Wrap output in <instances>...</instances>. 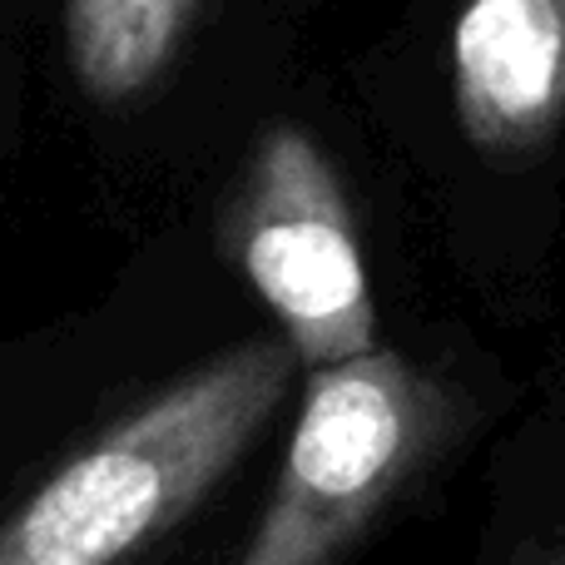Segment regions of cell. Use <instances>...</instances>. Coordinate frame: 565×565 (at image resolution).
<instances>
[{"mask_svg": "<svg viewBox=\"0 0 565 565\" xmlns=\"http://www.w3.org/2000/svg\"><path fill=\"white\" fill-rule=\"evenodd\" d=\"M437 427L441 392L402 352L308 367L274 497L238 565H332L417 471Z\"/></svg>", "mask_w": 565, "mask_h": 565, "instance_id": "2", "label": "cell"}, {"mask_svg": "<svg viewBox=\"0 0 565 565\" xmlns=\"http://www.w3.org/2000/svg\"><path fill=\"white\" fill-rule=\"evenodd\" d=\"M451 105L481 154L546 149L565 125V0H467L451 25Z\"/></svg>", "mask_w": 565, "mask_h": 565, "instance_id": "4", "label": "cell"}, {"mask_svg": "<svg viewBox=\"0 0 565 565\" xmlns=\"http://www.w3.org/2000/svg\"><path fill=\"white\" fill-rule=\"evenodd\" d=\"M511 565H565V541H541V546H526Z\"/></svg>", "mask_w": 565, "mask_h": 565, "instance_id": "6", "label": "cell"}, {"mask_svg": "<svg viewBox=\"0 0 565 565\" xmlns=\"http://www.w3.org/2000/svg\"><path fill=\"white\" fill-rule=\"evenodd\" d=\"M224 248L302 367L377 348V302L348 189L302 125H268L224 214Z\"/></svg>", "mask_w": 565, "mask_h": 565, "instance_id": "3", "label": "cell"}, {"mask_svg": "<svg viewBox=\"0 0 565 565\" xmlns=\"http://www.w3.org/2000/svg\"><path fill=\"white\" fill-rule=\"evenodd\" d=\"M298 367L254 338L184 372L45 477L0 521V565H125L238 467Z\"/></svg>", "mask_w": 565, "mask_h": 565, "instance_id": "1", "label": "cell"}, {"mask_svg": "<svg viewBox=\"0 0 565 565\" xmlns=\"http://www.w3.org/2000/svg\"><path fill=\"white\" fill-rule=\"evenodd\" d=\"M204 0H65V60L105 109L145 99L174 70Z\"/></svg>", "mask_w": 565, "mask_h": 565, "instance_id": "5", "label": "cell"}]
</instances>
